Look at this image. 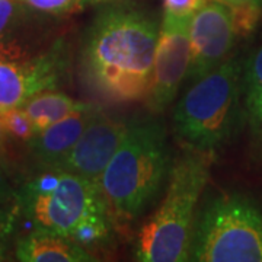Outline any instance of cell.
Here are the masks:
<instances>
[{
    "label": "cell",
    "mask_w": 262,
    "mask_h": 262,
    "mask_svg": "<svg viewBox=\"0 0 262 262\" xmlns=\"http://www.w3.org/2000/svg\"><path fill=\"white\" fill-rule=\"evenodd\" d=\"M5 259V244L0 242V261Z\"/></svg>",
    "instance_id": "cell-22"
},
{
    "label": "cell",
    "mask_w": 262,
    "mask_h": 262,
    "mask_svg": "<svg viewBox=\"0 0 262 262\" xmlns=\"http://www.w3.org/2000/svg\"><path fill=\"white\" fill-rule=\"evenodd\" d=\"M18 12V0H0V37L9 28Z\"/></svg>",
    "instance_id": "cell-18"
},
{
    "label": "cell",
    "mask_w": 262,
    "mask_h": 262,
    "mask_svg": "<svg viewBox=\"0 0 262 262\" xmlns=\"http://www.w3.org/2000/svg\"><path fill=\"white\" fill-rule=\"evenodd\" d=\"M192 16L165 13L158 37L147 102L153 113H162L178 94L189 67V24Z\"/></svg>",
    "instance_id": "cell-7"
},
{
    "label": "cell",
    "mask_w": 262,
    "mask_h": 262,
    "mask_svg": "<svg viewBox=\"0 0 262 262\" xmlns=\"http://www.w3.org/2000/svg\"><path fill=\"white\" fill-rule=\"evenodd\" d=\"M229 6L211 0L204 3L189 24V67L187 80L195 82L229 58L237 37Z\"/></svg>",
    "instance_id": "cell-8"
},
{
    "label": "cell",
    "mask_w": 262,
    "mask_h": 262,
    "mask_svg": "<svg viewBox=\"0 0 262 262\" xmlns=\"http://www.w3.org/2000/svg\"><path fill=\"white\" fill-rule=\"evenodd\" d=\"M242 94L246 122L255 144L262 150V46L245 67Z\"/></svg>",
    "instance_id": "cell-14"
},
{
    "label": "cell",
    "mask_w": 262,
    "mask_h": 262,
    "mask_svg": "<svg viewBox=\"0 0 262 262\" xmlns=\"http://www.w3.org/2000/svg\"><path fill=\"white\" fill-rule=\"evenodd\" d=\"M16 256L24 262H89L95 258L84 246L73 241L35 229V232L20 239Z\"/></svg>",
    "instance_id": "cell-12"
},
{
    "label": "cell",
    "mask_w": 262,
    "mask_h": 262,
    "mask_svg": "<svg viewBox=\"0 0 262 262\" xmlns=\"http://www.w3.org/2000/svg\"><path fill=\"white\" fill-rule=\"evenodd\" d=\"M188 259L262 262V210L234 194L211 200L198 217Z\"/></svg>",
    "instance_id": "cell-6"
},
{
    "label": "cell",
    "mask_w": 262,
    "mask_h": 262,
    "mask_svg": "<svg viewBox=\"0 0 262 262\" xmlns=\"http://www.w3.org/2000/svg\"><path fill=\"white\" fill-rule=\"evenodd\" d=\"M211 155L189 149L170 166L165 198L137 237L139 261H188L195 206L210 177Z\"/></svg>",
    "instance_id": "cell-4"
},
{
    "label": "cell",
    "mask_w": 262,
    "mask_h": 262,
    "mask_svg": "<svg viewBox=\"0 0 262 262\" xmlns=\"http://www.w3.org/2000/svg\"><path fill=\"white\" fill-rule=\"evenodd\" d=\"M88 106V103L75 101L73 98L60 92H50L47 89L29 98L22 108L28 114L37 134L67 115Z\"/></svg>",
    "instance_id": "cell-13"
},
{
    "label": "cell",
    "mask_w": 262,
    "mask_h": 262,
    "mask_svg": "<svg viewBox=\"0 0 262 262\" xmlns=\"http://www.w3.org/2000/svg\"><path fill=\"white\" fill-rule=\"evenodd\" d=\"M242 61L229 57L203 76L175 106L173 128L188 149L214 151L230 139L241 110Z\"/></svg>",
    "instance_id": "cell-5"
},
{
    "label": "cell",
    "mask_w": 262,
    "mask_h": 262,
    "mask_svg": "<svg viewBox=\"0 0 262 262\" xmlns=\"http://www.w3.org/2000/svg\"><path fill=\"white\" fill-rule=\"evenodd\" d=\"M102 2H110V0H80V5L86 6V5H96V3H102Z\"/></svg>",
    "instance_id": "cell-21"
},
{
    "label": "cell",
    "mask_w": 262,
    "mask_h": 262,
    "mask_svg": "<svg viewBox=\"0 0 262 262\" xmlns=\"http://www.w3.org/2000/svg\"><path fill=\"white\" fill-rule=\"evenodd\" d=\"M127 127L128 124L121 120L96 110L75 146L50 168L63 169L99 185L103 170L121 144Z\"/></svg>",
    "instance_id": "cell-9"
},
{
    "label": "cell",
    "mask_w": 262,
    "mask_h": 262,
    "mask_svg": "<svg viewBox=\"0 0 262 262\" xmlns=\"http://www.w3.org/2000/svg\"><path fill=\"white\" fill-rule=\"evenodd\" d=\"M57 80V56L24 63L0 58V111L24 106L38 92L54 88Z\"/></svg>",
    "instance_id": "cell-10"
},
{
    "label": "cell",
    "mask_w": 262,
    "mask_h": 262,
    "mask_svg": "<svg viewBox=\"0 0 262 262\" xmlns=\"http://www.w3.org/2000/svg\"><path fill=\"white\" fill-rule=\"evenodd\" d=\"M158 37V24L140 10H102L88 29L82 53L91 84L115 102L147 98Z\"/></svg>",
    "instance_id": "cell-1"
},
{
    "label": "cell",
    "mask_w": 262,
    "mask_h": 262,
    "mask_svg": "<svg viewBox=\"0 0 262 262\" xmlns=\"http://www.w3.org/2000/svg\"><path fill=\"white\" fill-rule=\"evenodd\" d=\"M208 0H163V9L168 15L192 16Z\"/></svg>",
    "instance_id": "cell-17"
},
{
    "label": "cell",
    "mask_w": 262,
    "mask_h": 262,
    "mask_svg": "<svg viewBox=\"0 0 262 262\" xmlns=\"http://www.w3.org/2000/svg\"><path fill=\"white\" fill-rule=\"evenodd\" d=\"M217 2L223 3L232 9H237V8H261L262 9V0H217Z\"/></svg>",
    "instance_id": "cell-20"
},
{
    "label": "cell",
    "mask_w": 262,
    "mask_h": 262,
    "mask_svg": "<svg viewBox=\"0 0 262 262\" xmlns=\"http://www.w3.org/2000/svg\"><path fill=\"white\" fill-rule=\"evenodd\" d=\"M0 121L3 131L12 136L13 139L29 141L35 136V128L32 125V121L29 120L28 114L25 113L22 106L0 111Z\"/></svg>",
    "instance_id": "cell-15"
},
{
    "label": "cell",
    "mask_w": 262,
    "mask_h": 262,
    "mask_svg": "<svg viewBox=\"0 0 262 262\" xmlns=\"http://www.w3.org/2000/svg\"><path fill=\"white\" fill-rule=\"evenodd\" d=\"M170 166L163 124L156 120L128 124L121 144L99 179L111 217L122 223L140 217L159 195Z\"/></svg>",
    "instance_id": "cell-3"
},
{
    "label": "cell",
    "mask_w": 262,
    "mask_h": 262,
    "mask_svg": "<svg viewBox=\"0 0 262 262\" xmlns=\"http://www.w3.org/2000/svg\"><path fill=\"white\" fill-rule=\"evenodd\" d=\"M24 2L34 10L50 13V15L67 13L80 5V0H24Z\"/></svg>",
    "instance_id": "cell-16"
},
{
    "label": "cell",
    "mask_w": 262,
    "mask_h": 262,
    "mask_svg": "<svg viewBox=\"0 0 262 262\" xmlns=\"http://www.w3.org/2000/svg\"><path fill=\"white\" fill-rule=\"evenodd\" d=\"M3 139H5V131H3L2 121H0V146H2V143H3Z\"/></svg>",
    "instance_id": "cell-23"
},
{
    "label": "cell",
    "mask_w": 262,
    "mask_h": 262,
    "mask_svg": "<svg viewBox=\"0 0 262 262\" xmlns=\"http://www.w3.org/2000/svg\"><path fill=\"white\" fill-rule=\"evenodd\" d=\"M13 225V215L6 211H0V242H5L6 236L10 233Z\"/></svg>",
    "instance_id": "cell-19"
},
{
    "label": "cell",
    "mask_w": 262,
    "mask_h": 262,
    "mask_svg": "<svg viewBox=\"0 0 262 262\" xmlns=\"http://www.w3.org/2000/svg\"><path fill=\"white\" fill-rule=\"evenodd\" d=\"M19 204L35 229L82 246L99 244L111 232V214L99 185L63 169L50 168L29 181Z\"/></svg>",
    "instance_id": "cell-2"
},
{
    "label": "cell",
    "mask_w": 262,
    "mask_h": 262,
    "mask_svg": "<svg viewBox=\"0 0 262 262\" xmlns=\"http://www.w3.org/2000/svg\"><path fill=\"white\" fill-rule=\"evenodd\" d=\"M96 110L98 108L89 105L88 108L70 114L63 120L51 124L46 130L37 133L31 139V149L34 155L47 166H53L80 139Z\"/></svg>",
    "instance_id": "cell-11"
}]
</instances>
